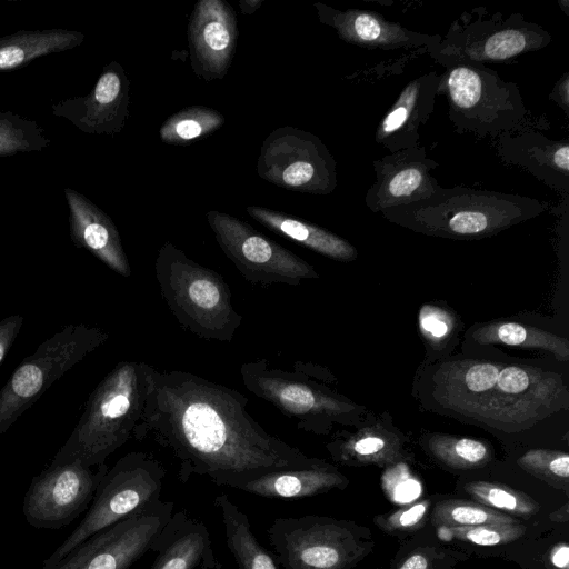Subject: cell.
Listing matches in <instances>:
<instances>
[{
    "label": "cell",
    "instance_id": "1",
    "mask_svg": "<svg viewBox=\"0 0 569 569\" xmlns=\"http://www.w3.org/2000/svg\"><path fill=\"white\" fill-rule=\"evenodd\" d=\"M240 391L183 371L148 365V390L132 437L151 440L178 462V479L207 477L239 489L267 472L320 461L266 431Z\"/></svg>",
    "mask_w": 569,
    "mask_h": 569
},
{
    "label": "cell",
    "instance_id": "2",
    "mask_svg": "<svg viewBox=\"0 0 569 569\" xmlns=\"http://www.w3.org/2000/svg\"><path fill=\"white\" fill-rule=\"evenodd\" d=\"M548 208V202L528 196L440 186L427 200L380 213L390 222L417 232L473 239L496 234Z\"/></svg>",
    "mask_w": 569,
    "mask_h": 569
},
{
    "label": "cell",
    "instance_id": "3",
    "mask_svg": "<svg viewBox=\"0 0 569 569\" xmlns=\"http://www.w3.org/2000/svg\"><path fill=\"white\" fill-rule=\"evenodd\" d=\"M148 365L136 360L116 365L89 396L79 421L51 462L78 460L98 467L132 437L147 398Z\"/></svg>",
    "mask_w": 569,
    "mask_h": 569
},
{
    "label": "cell",
    "instance_id": "4",
    "mask_svg": "<svg viewBox=\"0 0 569 569\" xmlns=\"http://www.w3.org/2000/svg\"><path fill=\"white\" fill-rule=\"evenodd\" d=\"M154 276L163 301L182 328L204 340H233L243 316L233 307L230 287L219 272L166 242L156 257Z\"/></svg>",
    "mask_w": 569,
    "mask_h": 569
},
{
    "label": "cell",
    "instance_id": "5",
    "mask_svg": "<svg viewBox=\"0 0 569 569\" xmlns=\"http://www.w3.org/2000/svg\"><path fill=\"white\" fill-rule=\"evenodd\" d=\"M438 96L448 101V117L457 132L481 138L525 127L528 109L519 87L481 63L445 67Z\"/></svg>",
    "mask_w": 569,
    "mask_h": 569
},
{
    "label": "cell",
    "instance_id": "6",
    "mask_svg": "<svg viewBox=\"0 0 569 569\" xmlns=\"http://www.w3.org/2000/svg\"><path fill=\"white\" fill-rule=\"evenodd\" d=\"M166 473L164 466L150 452L131 451L118 459L100 480L83 519L41 569H52L98 531L160 502Z\"/></svg>",
    "mask_w": 569,
    "mask_h": 569
},
{
    "label": "cell",
    "instance_id": "7",
    "mask_svg": "<svg viewBox=\"0 0 569 569\" xmlns=\"http://www.w3.org/2000/svg\"><path fill=\"white\" fill-rule=\"evenodd\" d=\"M267 536L283 569H351L375 546L368 528L318 515L278 517Z\"/></svg>",
    "mask_w": 569,
    "mask_h": 569
},
{
    "label": "cell",
    "instance_id": "8",
    "mask_svg": "<svg viewBox=\"0 0 569 569\" xmlns=\"http://www.w3.org/2000/svg\"><path fill=\"white\" fill-rule=\"evenodd\" d=\"M551 34L521 14H489L485 9L462 13L438 43L426 48L443 67L456 63L507 62L551 42Z\"/></svg>",
    "mask_w": 569,
    "mask_h": 569
},
{
    "label": "cell",
    "instance_id": "9",
    "mask_svg": "<svg viewBox=\"0 0 569 569\" xmlns=\"http://www.w3.org/2000/svg\"><path fill=\"white\" fill-rule=\"evenodd\" d=\"M109 339L98 326L67 325L26 357L0 390V435L56 380Z\"/></svg>",
    "mask_w": 569,
    "mask_h": 569
},
{
    "label": "cell",
    "instance_id": "10",
    "mask_svg": "<svg viewBox=\"0 0 569 569\" xmlns=\"http://www.w3.org/2000/svg\"><path fill=\"white\" fill-rule=\"evenodd\" d=\"M568 390L558 373L519 365L502 366L496 383L465 417L503 431L532 427L567 408Z\"/></svg>",
    "mask_w": 569,
    "mask_h": 569
},
{
    "label": "cell",
    "instance_id": "11",
    "mask_svg": "<svg viewBox=\"0 0 569 569\" xmlns=\"http://www.w3.org/2000/svg\"><path fill=\"white\" fill-rule=\"evenodd\" d=\"M240 375L248 391L305 431L326 432L333 420L353 410L352 405L311 381L300 361L293 363L292 370H286L270 367L267 359H256L243 362Z\"/></svg>",
    "mask_w": 569,
    "mask_h": 569
},
{
    "label": "cell",
    "instance_id": "12",
    "mask_svg": "<svg viewBox=\"0 0 569 569\" xmlns=\"http://www.w3.org/2000/svg\"><path fill=\"white\" fill-rule=\"evenodd\" d=\"M207 220L220 249L249 283L298 286L319 277L310 263L247 222L217 210L208 211Z\"/></svg>",
    "mask_w": 569,
    "mask_h": 569
},
{
    "label": "cell",
    "instance_id": "13",
    "mask_svg": "<svg viewBox=\"0 0 569 569\" xmlns=\"http://www.w3.org/2000/svg\"><path fill=\"white\" fill-rule=\"evenodd\" d=\"M259 177L277 187L326 196L338 184L337 163L317 136L284 126L263 140L257 161Z\"/></svg>",
    "mask_w": 569,
    "mask_h": 569
},
{
    "label": "cell",
    "instance_id": "14",
    "mask_svg": "<svg viewBox=\"0 0 569 569\" xmlns=\"http://www.w3.org/2000/svg\"><path fill=\"white\" fill-rule=\"evenodd\" d=\"M106 463L88 467L78 460L51 462L34 476L24 495L22 511L37 529H60L88 510L108 471Z\"/></svg>",
    "mask_w": 569,
    "mask_h": 569
},
{
    "label": "cell",
    "instance_id": "15",
    "mask_svg": "<svg viewBox=\"0 0 569 569\" xmlns=\"http://www.w3.org/2000/svg\"><path fill=\"white\" fill-rule=\"evenodd\" d=\"M174 512L173 501L109 526L74 548L52 569H130L151 547Z\"/></svg>",
    "mask_w": 569,
    "mask_h": 569
},
{
    "label": "cell",
    "instance_id": "16",
    "mask_svg": "<svg viewBox=\"0 0 569 569\" xmlns=\"http://www.w3.org/2000/svg\"><path fill=\"white\" fill-rule=\"evenodd\" d=\"M375 182L365 194L373 213L429 199L440 187L431 171L438 162L418 144L388 153L372 163Z\"/></svg>",
    "mask_w": 569,
    "mask_h": 569
},
{
    "label": "cell",
    "instance_id": "17",
    "mask_svg": "<svg viewBox=\"0 0 569 569\" xmlns=\"http://www.w3.org/2000/svg\"><path fill=\"white\" fill-rule=\"evenodd\" d=\"M129 92L130 81L123 68L111 61L88 94L60 100L51 106V111L84 133L113 136L129 118Z\"/></svg>",
    "mask_w": 569,
    "mask_h": 569
},
{
    "label": "cell",
    "instance_id": "18",
    "mask_svg": "<svg viewBox=\"0 0 569 569\" xmlns=\"http://www.w3.org/2000/svg\"><path fill=\"white\" fill-rule=\"evenodd\" d=\"M237 17L222 0H200L188 24L193 72L206 81L220 80L229 70L237 47Z\"/></svg>",
    "mask_w": 569,
    "mask_h": 569
},
{
    "label": "cell",
    "instance_id": "19",
    "mask_svg": "<svg viewBox=\"0 0 569 569\" xmlns=\"http://www.w3.org/2000/svg\"><path fill=\"white\" fill-rule=\"evenodd\" d=\"M319 20L336 30L343 41L367 49H418L440 41V34L416 32L365 9L339 10L315 3Z\"/></svg>",
    "mask_w": 569,
    "mask_h": 569
},
{
    "label": "cell",
    "instance_id": "20",
    "mask_svg": "<svg viewBox=\"0 0 569 569\" xmlns=\"http://www.w3.org/2000/svg\"><path fill=\"white\" fill-rule=\"evenodd\" d=\"M496 151L505 163L522 168L563 198L569 197L568 140H552L523 127L498 136Z\"/></svg>",
    "mask_w": 569,
    "mask_h": 569
},
{
    "label": "cell",
    "instance_id": "21",
    "mask_svg": "<svg viewBox=\"0 0 569 569\" xmlns=\"http://www.w3.org/2000/svg\"><path fill=\"white\" fill-rule=\"evenodd\" d=\"M441 74L426 72L409 81L378 123L375 142L396 152L419 143V128L432 114Z\"/></svg>",
    "mask_w": 569,
    "mask_h": 569
},
{
    "label": "cell",
    "instance_id": "22",
    "mask_svg": "<svg viewBox=\"0 0 569 569\" xmlns=\"http://www.w3.org/2000/svg\"><path fill=\"white\" fill-rule=\"evenodd\" d=\"M63 193L69 208V231L73 244L92 253L118 274L129 277L131 267L111 218L77 190L68 187Z\"/></svg>",
    "mask_w": 569,
    "mask_h": 569
},
{
    "label": "cell",
    "instance_id": "23",
    "mask_svg": "<svg viewBox=\"0 0 569 569\" xmlns=\"http://www.w3.org/2000/svg\"><path fill=\"white\" fill-rule=\"evenodd\" d=\"M150 569H221L207 526L184 510L173 512L156 538Z\"/></svg>",
    "mask_w": 569,
    "mask_h": 569
},
{
    "label": "cell",
    "instance_id": "24",
    "mask_svg": "<svg viewBox=\"0 0 569 569\" xmlns=\"http://www.w3.org/2000/svg\"><path fill=\"white\" fill-rule=\"evenodd\" d=\"M348 482L333 466L320 460L310 467L267 472L238 490L263 498L296 500L343 489Z\"/></svg>",
    "mask_w": 569,
    "mask_h": 569
},
{
    "label": "cell",
    "instance_id": "25",
    "mask_svg": "<svg viewBox=\"0 0 569 569\" xmlns=\"http://www.w3.org/2000/svg\"><path fill=\"white\" fill-rule=\"evenodd\" d=\"M246 210L269 230L322 256L338 261H351L357 258V250L351 243L323 228L262 207L249 206Z\"/></svg>",
    "mask_w": 569,
    "mask_h": 569
},
{
    "label": "cell",
    "instance_id": "26",
    "mask_svg": "<svg viewBox=\"0 0 569 569\" xmlns=\"http://www.w3.org/2000/svg\"><path fill=\"white\" fill-rule=\"evenodd\" d=\"M83 40L82 32L63 28L20 30L0 37V72L16 70L43 56L73 49Z\"/></svg>",
    "mask_w": 569,
    "mask_h": 569
},
{
    "label": "cell",
    "instance_id": "27",
    "mask_svg": "<svg viewBox=\"0 0 569 569\" xmlns=\"http://www.w3.org/2000/svg\"><path fill=\"white\" fill-rule=\"evenodd\" d=\"M224 529L226 543L239 569H280L257 539L248 516L224 495L213 499Z\"/></svg>",
    "mask_w": 569,
    "mask_h": 569
},
{
    "label": "cell",
    "instance_id": "28",
    "mask_svg": "<svg viewBox=\"0 0 569 569\" xmlns=\"http://www.w3.org/2000/svg\"><path fill=\"white\" fill-rule=\"evenodd\" d=\"M473 339L481 345L501 343L522 348L542 349L552 352L558 360L569 359V342L566 338L518 322H492L478 328Z\"/></svg>",
    "mask_w": 569,
    "mask_h": 569
},
{
    "label": "cell",
    "instance_id": "29",
    "mask_svg": "<svg viewBox=\"0 0 569 569\" xmlns=\"http://www.w3.org/2000/svg\"><path fill=\"white\" fill-rule=\"evenodd\" d=\"M335 460L341 463H388L398 455L397 439L380 431L367 430L347 439L335 440L327 445Z\"/></svg>",
    "mask_w": 569,
    "mask_h": 569
},
{
    "label": "cell",
    "instance_id": "30",
    "mask_svg": "<svg viewBox=\"0 0 569 569\" xmlns=\"http://www.w3.org/2000/svg\"><path fill=\"white\" fill-rule=\"evenodd\" d=\"M224 123V117L203 106L184 108L170 116L161 126L159 134L164 143L183 146L207 137Z\"/></svg>",
    "mask_w": 569,
    "mask_h": 569
},
{
    "label": "cell",
    "instance_id": "31",
    "mask_svg": "<svg viewBox=\"0 0 569 569\" xmlns=\"http://www.w3.org/2000/svg\"><path fill=\"white\" fill-rule=\"evenodd\" d=\"M428 451L443 465L455 469H473L491 459L489 447L477 439L433 433L427 440Z\"/></svg>",
    "mask_w": 569,
    "mask_h": 569
},
{
    "label": "cell",
    "instance_id": "32",
    "mask_svg": "<svg viewBox=\"0 0 569 569\" xmlns=\"http://www.w3.org/2000/svg\"><path fill=\"white\" fill-rule=\"evenodd\" d=\"M515 517L491 509L480 502L448 499L432 510L431 523L447 527H471L490 523H518Z\"/></svg>",
    "mask_w": 569,
    "mask_h": 569
},
{
    "label": "cell",
    "instance_id": "33",
    "mask_svg": "<svg viewBox=\"0 0 569 569\" xmlns=\"http://www.w3.org/2000/svg\"><path fill=\"white\" fill-rule=\"evenodd\" d=\"M50 143L38 122L10 111H0V158L41 151Z\"/></svg>",
    "mask_w": 569,
    "mask_h": 569
},
{
    "label": "cell",
    "instance_id": "34",
    "mask_svg": "<svg viewBox=\"0 0 569 569\" xmlns=\"http://www.w3.org/2000/svg\"><path fill=\"white\" fill-rule=\"evenodd\" d=\"M463 489L477 502L511 517L529 518L539 511V505L532 498L501 483L471 481Z\"/></svg>",
    "mask_w": 569,
    "mask_h": 569
},
{
    "label": "cell",
    "instance_id": "35",
    "mask_svg": "<svg viewBox=\"0 0 569 569\" xmlns=\"http://www.w3.org/2000/svg\"><path fill=\"white\" fill-rule=\"evenodd\" d=\"M518 465L527 472L556 488H568L569 455L563 451L532 449L518 459Z\"/></svg>",
    "mask_w": 569,
    "mask_h": 569
},
{
    "label": "cell",
    "instance_id": "36",
    "mask_svg": "<svg viewBox=\"0 0 569 569\" xmlns=\"http://www.w3.org/2000/svg\"><path fill=\"white\" fill-rule=\"evenodd\" d=\"M448 528L450 530L451 538L478 546H498L509 543L519 539L526 532V527L520 522Z\"/></svg>",
    "mask_w": 569,
    "mask_h": 569
},
{
    "label": "cell",
    "instance_id": "37",
    "mask_svg": "<svg viewBox=\"0 0 569 569\" xmlns=\"http://www.w3.org/2000/svg\"><path fill=\"white\" fill-rule=\"evenodd\" d=\"M429 508V500L411 502L391 513L376 518V523L388 533H409L423 526Z\"/></svg>",
    "mask_w": 569,
    "mask_h": 569
},
{
    "label": "cell",
    "instance_id": "38",
    "mask_svg": "<svg viewBox=\"0 0 569 569\" xmlns=\"http://www.w3.org/2000/svg\"><path fill=\"white\" fill-rule=\"evenodd\" d=\"M383 488L395 501L413 500L421 492L419 481L410 473L405 465H397L385 473Z\"/></svg>",
    "mask_w": 569,
    "mask_h": 569
},
{
    "label": "cell",
    "instance_id": "39",
    "mask_svg": "<svg viewBox=\"0 0 569 569\" xmlns=\"http://www.w3.org/2000/svg\"><path fill=\"white\" fill-rule=\"evenodd\" d=\"M422 333L431 341H440L452 329V318L442 309L425 306L419 313Z\"/></svg>",
    "mask_w": 569,
    "mask_h": 569
},
{
    "label": "cell",
    "instance_id": "40",
    "mask_svg": "<svg viewBox=\"0 0 569 569\" xmlns=\"http://www.w3.org/2000/svg\"><path fill=\"white\" fill-rule=\"evenodd\" d=\"M23 325V316L12 315L0 320V366Z\"/></svg>",
    "mask_w": 569,
    "mask_h": 569
},
{
    "label": "cell",
    "instance_id": "41",
    "mask_svg": "<svg viewBox=\"0 0 569 569\" xmlns=\"http://www.w3.org/2000/svg\"><path fill=\"white\" fill-rule=\"evenodd\" d=\"M549 99L556 102L566 114H569V72H565L557 81L549 94Z\"/></svg>",
    "mask_w": 569,
    "mask_h": 569
},
{
    "label": "cell",
    "instance_id": "42",
    "mask_svg": "<svg viewBox=\"0 0 569 569\" xmlns=\"http://www.w3.org/2000/svg\"><path fill=\"white\" fill-rule=\"evenodd\" d=\"M549 560L557 569L569 568V547L566 542L557 545L550 552Z\"/></svg>",
    "mask_w": 569,
    "mask_h": 569
},
{
    "label": "cell",
    "instance_id": "43",
    "mask_svg": "<svg viewBox=\"0 0 569 569\" xmlns=\"http://www.w3.org/2000/svg\"><path fill=\"white\" fill-rule=\"evenodd\" d=\"M430 559L422 552H413L405 559L398 569H429Z\"/></svg>",
    "mask_w": 569,
    "mask_h": 569
},
{
    "label": "cell",
    "instance_id": "44",
    "mask_svg": "<svg viewBox=\"0 0 569 569\" xmlns=\"http://www.w3.org/2000/svg\"><path fill=\"white\" fill-rule=\"evenodd\" d=\"M261 0H240L239 6L242 13L252 14L260 6Z\"/></svg>",
    "mask_w": 569,
    "mask_h": 569
},
{
    "label": "cell",
    "instance_id": "45",
    "mask_svg": "<svg viewBox=\"0 0 569 569\" xmlns=\"http://www.w3.org/2000/svg\"><path fill=\"white\" fill-rule=\"evenodd\" d=\"M376 569H380V568H376Z\"/></svg>",
    "mask_w": 569,
    "mask_h": 569
}]
</instances>
